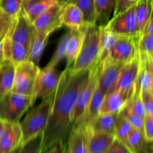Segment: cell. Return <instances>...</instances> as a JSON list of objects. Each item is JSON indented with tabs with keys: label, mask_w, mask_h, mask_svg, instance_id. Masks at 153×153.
<instances>
[{
	"label": "cell",
	"mask_w": 153,
	"mask_h": 153,
	"mask_svg": "<svg viewBox=\"0 0 153 153\" xmlns=\"http://www.w3.org/2000/svg\"><path fill=\"white\" fill-rule=\"evenodd\" d=\"M88 74L89 70L74 73L70 67H66L62 71L50 115L43 132L41 153L56 143H67L73 127L72 117L76 98Z\"/></svg>",
	"instance_id": "6da1fadb"
},
{
	"label": "cell",
	"mask_w": 153,
	"mask_h": 153,
	"mask_svg": "<svg viewBox=\"0 0 153 153\" xmlns=\"http://www.w3.org/2000/svg\"><path fill=\"white\" fill-rule=\"evenodd\" d=\"M100 26L87 24L80 52L70 67L74 73L89 70L100 62Z\"/></svg>",
	"instance_id": "7a4b0ae2"
},
{
	"label": "cell",
	"mask_w": 153,
	"mask_h": 153,
	"mask_svg": "<svg viewBox=\"0 0 153 153\" xmlns=\"http://www.w3.org/2000/svg\"><path fill=\"white\" fill-rule=\"evenodd\" d=\"M53 99L54 96H52L42 100L37 107L27 114L22 122H19L22 134V143L43 132L50 115Z\"/></svg>",
	"instance_id": "3957f363"
},
{
	"label": "cell",
	"mask_w": 153,
	"mask_h": 153,
	"mask_svg": "<svg viewBox=\"0 0 153 153\" xmlns=\"http://www.w3.org/2000/svg\"><path fill=\"white\" fill-rule=\"evenodd\" d=\"M33 96L9 91L0 97V120L3 122L19 123L22 115L35 102Z\"/></svg>",
	"instance_id": "277c9868"
},
{
	"label": "cell",
	"mask_w": 153,
	"mask_h": 153,
	"mask_svg": "<svg viewBox=\"0 0 153 153\" xmlns=\"http://www.w3.org/2000/svg\"><path fill=\"white\" fill-rule=\"evenodd\" d=\"M102 63V61H100L98 64L89 70L88 79L83 84L78 94L72 117L73 126L81 123L86 116L89 103L98 82Z\"/></svg>",
	"instance_id": "5b68a950"
},
{
	"label": "cell",
	"mask_w": 153,
	"mask_h": 153,
	"mask_svg": "<svg viewBox=\"0 0 153 153\" xmlns=\"http://www.w3.org/2000/svg\"><path fill=\"white\" fill-rule=\"evenodd\" d=\"M40 69L31 61H26L15 66L11 91L27 96H33V89Z\"/></svg>",
	"instance_id": "8992f818"
},
{
	"label": "cell",
	"mask_w": 153,
	"mask_h": 153,
	"mask_svg": "<svg viewBox=\"0 0 153 153\" xmlns=\"http://www.w3.org/2000/svg\"><path fill=\"white\" fill-rule=\"evenodd\" d=\"M105 28L116 35L140 36L136 21L134 5L111 18Z\"/></svg>",
	"instance_id": "52a82bcc"
},
{
	"label": "cell",
	"mask_w": 153,
	"mask_h": 153,
	"mask_svg": "<svg viewBox=\"0 0 153 153\" xmlns=\"http://www.w3.org/2000/svg\"><path fill=\"white\" fill-rule=\"evenodd\" d=\"M62 71L56 70L55 67L46 66L43 70H40L33 89V97L37 100L49 98L55 95L58 88Z\"/></svg>",
	"instance_id": "ba28073f"
},
{
	"label": "cell",
	"mask_w": 153,
	"mask_h": 153,
	"mask_svg": "<svg viewBox=\"0 0 153 153\" xmlns=\"http://www.w3.org/2000/svg\"><path fill=\"white\" fill-rule=\"evenodd\" d=\"M140 36L117 35L109 57L113 61L126 64L138 53V42Z\"/></svg>",
	"instance_id": "9c48e42d"
},
{
	"label": "cell",
	"mask_w": 153,
	"mask_h": 153,
	"mask_svg": "<svg viewBox=\"0 0 153 153\" xmlns=\"http://www.w3.org/2000/svg\"><path fill=\"white\" fill-rule=\"evenodd\" d=\"M140 68L139 52L129 62L124 64L117 82L115 91H117L130 100L134 92V87Z\"/></svg>",
	"instance_id": "30bf717a"
},
{
	"label": "cell",
	"mask_w": 153,
	"mask_h": 153,
	"mask_svg": "<svg viewBox=\"0 0 153 153\" xmlns=\"http://www.w3.org/2000/svg\"><path fill=\"white\" fill-rule=\"evenodd\" d=\"M63 6L56 2L52 4L33 21L34 28L37 31L49 34L59 29L62 26L61 14Z\"/></svg>",
	"instance_id": "8fae6325"
},
{
	"label": "cell",
	"mask_w": 153,
	"mask_h": 153,
	"mask_svg": "<svg viewBox=\"0 0 153 153\" xmlns=\"http://www.w3.org/2000/svg\"><path fill=\"white\" fill-rule=\"evenodd\" d=\"M124 64L113 61L110 57L103 61L97 85L105 95L115 91L117 82Z\"/></svg>",
	"instance_id": "7c38bea8"
},
{
	"label": "cell",
	"mask_w": 153,
	"mask_h": 153,
	"mask_svg": "<svg viewBox=\"0 0 153 153\" xmlns=\"http://www.w3.org/2000/svg\"><path fill=\"white\" fill-rule=\"evenodd\" d=\"M34 29L33 22L21 8L14 22L9 29V34L12 41L20 43L28 48L30 39Z\"/></svg>",
	"instance_id": "4fadbf2b"
},
{
	"label": "cell",
	"mask_w": 153,
	"mask_h": 153,
	"mask_svg": "<svg viewBox=\"0 0 153 153\" xmlns=\"http://www.w3.org/2000/svg\"><path fill=\"white\" fill-rule=\"evenodd\" d=\"M93 132L91 127L84 123L73 126L67 141L70 153H88V143Z\"/></svg>",
	"instance_id": "5bb4252c"
},
{
	"label": "cell",
	"mask_w": 153,
	"mask_h": 153,
	"mask_svg": "<svg viewBox=\"0 0 153 153\" xmlns=\"http://www.w3.org/2000/svg\"><path fill=\"white\" fill-rule=\"evenodd\" d=\"M3 123L0 137V153H11L22 143V130L19 123Z\"/></svg>",
	"instance_id": "9a60e30c"
},
{
	"label": "cell",
	"mask_w": 153,
	"mask_h": 153,
	"mask_svg": "<svg viewBox=\"0 0 153 153\" xmlns=\"http://www.w3.org/2000/svg\"><path fill=\"white\" fill-rule=\"evenodd\" d=\"M86 25L84 24L81 28L71 29V34L67 42L64 55V58L67 61L66 67H70L73 65L80 52Z\"/></svg>",
	"instance_id": "2e32d148"
},
{
	"label": "cell",
	"mask_w": 153,
	"mask_h": 153,
	"mask_svg": "<svg viewBox=\"0 0 153 153\" xmlns=\"http://www.w3.org/2000/svg\"><path fill=\"white\" fill-rule=\"evenodd\" d=\"M49 35L50 34L40 32L34 29L28 44V61L37 66L39 65L43 51L47 45Z\"/></svg>",
	"instance_id": "e0dca14e"
},
{
	"label": "cell",
	"mask_w": 153,
	"mask_h": 153,
	"mask_svg": "<svg viewBox=\"0 0 153 153\" xmlns=\"http://www.w3.org/2000/svg\"><path fill=\"white\" fill-rule=\"evenodd\" d=\"M128 97L117 91L106 94L103 100L100 114H120L126 105Z\"/></svg>",
	"instance_id": "ac0fdd59"
},
{
	"label": "cell",
	"mask_w": 153,
	"mask_h": 153,
	"mask_svg": "<svg viewBox=\"0 0 153 153\" xmlns=\"http://www.w3.org/2000/svg\"><path fill=\"white\" fill-rule=\"evenodd\" d=\"M61 21L62 25L70 29L81 28L85 24L82 11L76 4L71 2L66 3L63 6Z\"/></svg>",
	"instance_id": "d6986e66"
},
{
	"label": "cell",
	"mask_w": 153,
	"mask_h": 153,
	"mask_svg": "<svg viewBox=\"0 0 153 153\" xmlns=\"http://www.w3.org/2000/svg\"><path fill=\"white\" fill-rule=\"evenodd\" d=\"M115 137L113 134L93 132L88 143V153H105Z\"/></svg>",
	"instance_id": "ffe728a7"
},
{
	"label": "cell",
	"mask_w": 153,
	"mask_h": 153,
	"mask_svg": "<svg viewBox=\"0 0 153 153\" xmlns=\"http://www.w3.org/2000/svg\"><path fill=\"white\" fill-rule=\"evenodd\" d=\"M14 72L15 65L10 61L4 60L0 64V97L11 91Z\"/></svg>",
	"instance_id": "44dd1931"
},
{
	"label": "cell",
	"mask_w": 153,
	"mask_h": 153,
	"mask_svg": "<svg viewBox=\"0 0 153 153\" xmlns=\"http://www.w3.org/2000/svg\"><path fill=\"white\" fill-rule=\"evenodd\" d=\"M152 143L146 140L143 131L132 128L128 138V146L132 153H152Z\"/></svg>",
	"instance_id": "7402d4cb"
},
{
	"label": "cell",
	"mask_w": 153,
	"mask_h": 153,
	"mask_svg": "<svg viewBox=\"0 0 153 153\" xmlns=\"http://www.w3.org/2000/svg\"><path fill=\"white\" fill-rule=\"evenodd\" d=\"M117 114H99L90 127L94 132H104L114 134Z\"/></svg>",
	"instance_id": "603a6c76"
},
{
	"label": "cell",
	"mask_w": 153,
	"mask_h": 153,
	"mask_svg": "<svg viewBox=\"0 0 153 153\" xmlns=\"http://www.w3.org/2000/svg\"><path fill=\"white\" fill-rule=\"evenodd\" d=\"M55 2L54 0H22V10L33 21Z\"/></svg>",
	"instance_id": "cb8c5ba5"
},
{
	"label": "cell",
	"mask_w": 153,
	"mask_h": 153,
	"mask_svg": "<svg viewBox=\"0 0 153 153\" xmlns=\"http://www.w3.org/2000/svg\"><path fill=\"white\" fill-rule=\"evenodd\" d=\"M105 97V94L100 89L98 85H97V87L95 88L94 94H93L92 98L89 103L86 116L81 123H84L89 126H91L94 120L100 114V109H101Z\"/></svg>",
	"instance_id": "d4e9b609"
},
{
	"label": "cell",
	"mask_w": 153,
	"mask_h": 153,
	"mask_svg": "<svg viewBox=\"0 0 153 153\" xmlns=\"http://www.w3.org/2000/svg\"><path fill=\"white\" fill-rule=\"evenodd\" d=\"M117 0H94L96 10V23L99 26L105 25L110 20Z\"/></svg>",
	"instance_id": "484cf974"
},
{
	"label": "cell",
	"mask_w": 153,
	"mask_h": 153,
	"mask_svg": "<svg viewBox=\"0 0 153 153\" xmlns=\"http://www.w3.org/2000/svg\"><path fill=\"white\" fill-rule=\"evenodd\" d=\"M134 13L140 34L152 16V0H139L134 4Z\"/></svg>",
	"instance_id": "4316f807"
},
{
	"label": "cell",
	"mask_w": 153,
	"mask_h": 153,
	"mask_svg": "<svg viewBox=\"0 0 153 153\" xmlns=\"http://www.w3.org/2000/svg\"><path fill=\"white\" fill-rule=\"evenodd\" d=\"M100 61H103L110 55L117 35L108 31L104 25L100 26Z\"/></svg>",
	"instance_id": "83f0119b"
},
{
	"label": "cell",
	"mask_w": 153,
	"mask_h": 153,
	"mask_svg": "<svg viewBox=\"0 0 153 153\" xmlns=\"http://www.w3.org/2000/svg\"><path fill=\"white\" fill-rule=\"evenodd\" d=\"M67 2L73 3L79 7L83 14L85 24L96 23L97 16L94 0H68Z\"/></svg>",
	"instance_id": "f1b7e54d"
},
{
	"label": "cell",
	"mask_w": 153,
	"mask_h": 153,
	"mask_svg": "<svg viewBox=\"0 0 153 153\" xmlns=\"http://www.w3.org/2000/svg\"><path fill=\"white\" fill-rule=\"evenodd\" d=\"M133 127L121 114H118L115 123L114 135L116 138L128 146V138Z\"/></svg>",
	"instance_id": "f546056e"
},
{
	"label": "cell",
	"mask_w": 153,
	"mask_h": 153,
	"mask_svg": "<svg viewBox=\"0 0 153 153\" xmlns=\"http://www.w3.org/2000/svg\"><path fill=\"white\" fill-rule=\"evenodd\" d=\"M70 34H71V29L69 28L68 31L60 38L58 46H57L56 49L55 51V53L51 58V60L48 64L47 67H56V66L64 59V55H65L66 47H67V42L70 38Z\"/></svg>",
	"instance_id": "4dcf8cb0"
},
{
	"label": "cell",
	"mask_w": 153,
	"mask_h": 153,
	"mask_svg": "<svg viewBox=\"0 0 153 153\" xmlns=\"http://www.w3.org/2000/svg\"><path fill=\"white\" fill-rule=\"evenodd\" d=\"M28 48L20 43L12 41L9 61L15 66L28 61Z\"/></svg>",
	"instance_id": "1f68e13d"
},
{
	"label": "cell",
	"mask_w": 153,
	"mask_h": 153,
	"mask_svg": "<svg viewBox=\"0 0 153 153\" xmlns=\"http://www.w3.org/2000/svg\"><path fill=\"white\" fill-rule=\"evenodd\" d=\"M43 133L22 143L11 153H41Z\"/></svg>",
	"instance_id": "d6a6232c"
},
{
	"label": "cell",
	"mask_w": 153,
	"mask_h": 153,
	"mask_svg": "<svg viewBox=\"0 0 153 153\" xmlns=\"http://www.w3.org/2000/svg\"><path fill=\"white\" fill-rule=\"evenodd\" d=\"M22 0H0V10L16 19L22 8Z\"/></svg>",
	"instance_id": "836d02e7"
},
{
	"label": "cell",
	"mask_w": 153,
	"mask_h": 153,
	"mask_svg": "<svg viewBox=\"0 0 153 153\" xmlns=\"http://www.w3.org/2000/svg\"><path fill=\"white\" fill-rule=\"evenodd\" d=\"M120 114H121L129 122L133 128L143 132V118L133 113L128 104H126V105L124 107V108L121 111Z\"/></svg>",
	"instance_id": "e575fe53"
},
{
	"label": "cell",
	"mask_w": 153,
	"mask_h": 153,
	"mask_svg": "<svg viewBox=\"0 0 153 153\" xmlns=\"http://www.w3.org/2000/svg\"><path fill=\"white\" fill-rule=\"evenodd\" d=\"M138 52L142 55L153 58V34L140 35L138 42Z\"/></svg>",
	"instance_id": "d590c367"
},
{
	"label": "cell",
	"mask_w": 153,
	"mask_h": 153,
	"mask_svg": "<svg viewBox=\"0 0 153 153\" xmlns=\"http://www.w3.org/2000/svg\"><path fill=\"white\" fill-rule=\"evenodd\" d=\"M141 99L144 108L145 115L153 116V93L142 91Z\"/></svg>",
	"instance_id": "8d00e7d4"
},
{
	"label": "cell",
	"mask_w": 153,
	"mask_h": 153,
	"mask_svg": "<svg viewBox=\"0 0 153 153\" xmlns=\"http://www.w3.org/2000/svg\"><path fill=\"white\" fill-rule=\"evenodd\" d=\"M105 153H132L126 144L115 137L114 141Z\"/></svg>",
	"instance_id": "74e56055"
},
{
	"label": "cell",
	"mask_w": 153,
	"mask_h": 153,
	"mask_svg": "<svg viewBox=\"0 0 153 153\" xmlns=\"http://www.w3.org/2000/svg\"><path fill=\"white\" fill-rule=\"evenodd\" d=\"M143 134L148 142L153 141V116L145 115L143 118Z\"/></svg>",
	"instance_id": "f35d334b"
},
{
	"label": "cell",
	"mask_w": 153,
	"mask_h": 153,
	"mask_svg": "<svg viewBox=\"0 0 153 153\" xmlns=\"http://www.w3.org/2000/svg\"><path fill=\"white\" fill-rule=\"evenodd\" d=\"M14 18L0 11V37L5 35L14 22Z\"/></svg>",
	"instance_id": "ab89813d"
},
{
	"label": "cell",
	"mask_w": 153,
	"mask_h": 153,
	"mask_svg": "<svg viewBox=\"0 0 153 153\" xmlns=\"http://www.w3.org/2000/svg\"><path fill=\"white\" fill-rule=\"evenodd\" d=\"M139 0H117L113 16L118 14V13L126 10V9L132 7Z\"/></svg>",
	"instance_id": "60d3db41"
},
{
	"label": "cell",
	"mask_w": 153,
	"mask_h": 153,
	"mask_svg": "<svg viewBox=\"0 0 153 153\" xmlns=\"http://www.w3.org/2000/svg\"><path fill=\"white\" fill-rule=\"evenodd\" d=\"M67 143H58L43 153H64Z\"/></svg>",
	"instance_id": "b9f144b4"
},
{
	"label": "cell",
	"mask_w": 153,
	"mask_h": 153,
	"mask_svg": "<svg viewBox=\"0 0 153 153\" xmlns=\"http://www.w3.org/2000/svg\"><path fill=\"white\" fill-rule=\"evenodd\" d=\"M143 34H153V20H152V16L149 18L148 22L145 25L144 28H143V31H141L140 35Z\"/></svg>",
	"instance_id": "7bdbcfd3"
},
{
	"label": "cell",
	"mask_w": 153,
	"mask_h": 153,
	"mask_svg": "<svg viewBox=\"0 0 153 153\" xmlns=\"http://www.w3.org/2000/svg\"><path fill=\"white\" fill-rule=\"evenodd\" d=\"M5 35L0 37V64L4 61V55H3V40H4V37Z\"/></svg>",
	"instance_id": "ee69618b"
},
{
	"label": "cell",
	"mask_w": 153,
	"mask_h": 153,
	"mask_svg": "<svg viewBox=\"0 0 153 153\" xmlns=\"http://www.w3.org/2000/svg\"><path fill=\"white\" fill-rule=\"evenodd\" d=\"M54 1H55V2L58 3V4H61V5H64L67 2L68 0H54Z\"/></svg>",
	"instance_id": "f6af8a7d"
},
{
	"label": "cell",
	"mask_w": 153,
	"mask_h": 153,
	"mask_svg": "<svg viewBox=\"0 0 153 153\" xmlns=\"http://www.w3.org/2000/svg\"><path fill=\"white\" fill-rule=\"evenodd\" d=\"M3 124H4V123H3V121H2V120H0V137H1V132H2V129H3Z\"/></svg>",
	"instance_id": "bcb514c9"
},
{
	"label": "cell",
	"mask_w": 153,
	"mask_h": 153,
	"mask_svg": "<svg viewBox=\"0 0 153 153\" xmlns=\"http://www.w3.org/2000/svg\"><path fill=\"white\" fill-rule=\"evenodd\" d=\"M64 153H70V150H69V149H68V147H67V146H66L65 150H64Z\"/></svg>",
	"instance_id": "7dc6e473"
},
{
	"label": "cell",
	"mask_w": 153,
	"mask_h": 153,
	"mask_svg": "<svg viewBox=\"0 0 153 153\" xmlns=\"http://www.w3.org/2000/svg\"><path fill=\"white\" fill-rule=\"evenodd\" d=\"M0 11H1V10H0Z\"/></svg>",
	"instance_id": "c3c4849f"
}]
</instances>
